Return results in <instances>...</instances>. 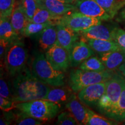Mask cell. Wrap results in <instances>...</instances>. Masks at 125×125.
<instances>
[{
  "instance_id": "6da1fadb",
  "label": "cell",
  "mask_w": 125,
  "mask_h": 125,
  "mask_svg": "<svg viewBox=\"0 0 125 125\" xmlns=\"http://www.w3.org/2000/svg\"><path fill=\"white\" fill-rule=\"evenodd\" d=\"M14 78L12 96L15 103L44 99L51 89L37 79L27 67Z\"/></svg>"
},
{
  "instance_id": "7a4b0ae2",
  "label": "cell",
  "mask_w": 125,
  "mask_h": 125,
  "mask_svg": "<svg viewBox=\"0 0 125 125\" xmlns=\"http://www.w3.org/2000/svg\"><path fill=\"white\" fill-rule=\"evenodd\" d=\"M31 71L32 74L43 83L53 87L65 85L64 72L56 70L42 53L35 52Z\"/></svg>"
},
{
  "instance_id": "3957f363",
  "label": "cell",
  "mask_w": 125,
  "mask_h": 125,
  "mask_svg": "<svg viewBox=\"0 0 125 125\" xmlns=\"http://www.w3.org/2000/svg\"><path fill=\"white\" fill-rule=\"evenodd\" d=\"M15 108L19 114L45 122L54 118L61 110L60 104L44 99L16 103Z\"/></svg>"
},
{
  "instance_id": "277c9868",
  "label": "cell",
  "mask_w": 125,
  "mask_h": 125,
  "mask_svg": "<svg viewBox=\"0 0 125 125\" xmlns=\"http://www.w3.org/2000/svg\"><path fill=\"white\" fill-rule=\"evenodd\" d=\"M121 73H115L106 82L105 93L97 104L98 111L107 116L115 108L125 85V77Z\"/></svg>"
},
{
  "instance_id": "5b68a950",
  "label": "cell",
  "mask_w": 125,
  "mask_h": 125,
  "mask_svg": "<svg viewBox=\"0 0 125 125\" xmlns=\"http://www.w3.org/2000/svg\"><path fill=\"white\" fill-rule=\"evenodd\" d=\"M115 71L106 69L103 71H92L81 68L72 70L69 75L68 85L73 91L78 93L88 86L106 82L115 74Z\"/></svg>"
},
{
  "instance_id": "8992f818",
  "label": "cell",
  "mask_w": 125,
  "mask_h": 125,
  "mask_svg": "<svg viewBox=\"0 0 125 125\" xmlns=\"http://www.w3.org/2000/svg\"><path fill=\"white\" fill-rule=\"evenodd\" d=\"M29 54L23 42L20 39L9 45L5 55L6 70L11 77H15L26 67Z\"/></svg>"
},
{
  "instance_id": "52a82bcc",
  "label": "cell",
  "mask_w": 125,
  "mask_h": 125,
  "mask_svg": "<svg viewBox=\"0 0 125 125\" xmlns=\"http://www.w3.org/2000/svg\"><path fill=\"white\" fill-rule=\"evenodd\" d=\"M102 20L90 17L78 11L62 16L57 23L66 26L76 32H80L93 26L101 24Z\"/></svg>"
},
{
  "instance_id": "ba28073f",
  "label": "cell",
  "mask_w": 125,
  "mask_h": 125,
  "mask_svg": "<svg viewBox=\"0 0 125 125\" xmlns=\"http://www.w3.org/2000/svg\"><path fill=\"white\" fill-rule=\"evenodd\" d=\"M45 55L56 70L65 72L70 66L69 52L61 46L57 41L45 52Z\"/></svg>"
},
{
  "instance_id": "9c48e42d",
  "label": "cell",
  "mask_w": 125,
  "mask_h": 125,
  "mask_svg": "<svg viewBox=\"0 0 125 125\" xmlns=\"http://www.w3.org/2000/svg\"><path fill=\"white\" fill-rule=\"evenodd\" d=\"M106 82L98 83L85 87L78 92V97L83 104L89 107L97 105L105 93Z\"/></svg>"
},
{
  "instance_id": "30bf717a",
  "label": "cell",
  "mask_w": 125,
  "mask_h": 125,
  "mask_svg": "<svg viewBox=\"0 0 125 125\" xmlns=\"http://www.w3.org/2000/svg\"><path fill=\"white\" fill-rule=\"evenodd\" d=\"M75 7L77 11L88 16L105 21L112 19L95 0H76Z\"/></svg>"
},
{
  "instance_id": "8fae6325",
  "label": "cell",
  "mask_w": 125,
  "mask_h": 125,
  "mask_svg": "<svg viewBox=\"0 0 125 125\" xmlns=\"http://www.w3.org/2000/svg\"><path fill=\"white\" fill-rule=\"evenodd\" d=\"M70 66L76 67L94 54V51L85 41H76L69 51Z\"/></svg>"
},
{
  "instance_id": "7c38bea8",
  "label": "cell",
  "mask_w": 125,
  "mask_h": 125,
  "mask_svg": "<svg viewBox=\"0 0 125 125\" xmlns=\"http://www.w3.org/2000/svg\"><path fill=\"white\" fill-rule=\"evenodd\" d=\"M115 27L101 24L93 26L79 32L84 40H105L114 41Z\"/></svg>"
},
{
  "instance_id": "4fadbf2b",
  "label": "cell",
  "mask_w": 125,
  "mask_h": 125,
  "mask_svg": "<svg viewBox=\"0 0 125 125\" xmlns=\"http://www.w3.org/2000/svg\"><path fill=\"white\" fill-rule=\"evenodd\" d=\"M56 27L57 42L61 46L69 52L77 41L80 33L60 23H57Z\"/></svg>"
},
{
  "instance_id": "5bb4252c",
  "label": "cell",
  "mask_w": 125,
  "mask_h": 125,
  "mask_svg": "<svg viewBox=\"0 0 125 125\" xmlns=\"http://www.w3.org/2000/svg\"><path fill=\"white\" fill-rule=\"evenodd\" d=\"M80 100L73 94L70 100L65 104V107L73 114L79 125H87L88 120V108Z\"/></svg>"
},
{
  "instance_id": "9a60e30c",
  "label": "cell",
  "mask_w": 125,
  "mask_h": 125,
  "mask_svg": "<svg viewBox=\"0 0 125 125\" xmlns=\"http://www.w3.org/2000/svg\"><path fill=\"white\" fill-rule=\"evenodd\" d=\"M38 7L45 8L54 15L62 16L75 10V5L59 0H37Z\"/></svg>"
},
{
  "instance_id": "2e32d148",
  "label": "cell",
  "mask_w": 125,
  "mask_h": 125,
  "mask_svg": "<svg viewBox=\"0 0 125 125\" xmlns=\"http://www.w3.org/2000/svg\"><path fill=\"white\" fill-rule=\"evenodd\" d=\"M99 54V58L105 65L106 69L111 71H115L118 69L125 59V51L122 50Z\"/></svg>"
},
{
  "instance_id": "e0dca14e",
  "label": "cell",
  "mask_w": 125,
  "mask_h": 125,
  "mask_svg": "<svg viewBox=\"0 0 125 125\" xmlns=\"http://www.w3.org/2000/svg\"><path fill=\"white\" fill-rule=\"evenodd\" d=\"M73 92L70 86L54 87V88L50 89L44 100L52 101L60 105L65 104L73 94Z\"/></svg>"
},
{
  "instance_id": "ac0fdd59",
  "label": "cell",
  "mask_w": 125,
  "mask_h": 125,
  "mask_svg": "<svg viewBox=\"0 0 125 125\" xmlns=\"http://www.w3.org/2000/svg\"><path fill=\"white\" fill-rule=\"evenodd\" d=\"M56 24H52L42 31L38 37L39 46L43 51L46 52L57 41Z\"/></svg>"
},
{
  "instance_id": "d6986e66",
  "label": "cell",
  "mask_w": 125,
  "mask_h": 125,
  "mask_svg": "<svg viewBox=\"0 0 125 125\" xmlns=\"http://www.w3.org/2000/svg\"><path fill=\"white\" fill-rule=\"evenodd\" d=\"M10 22L16 32L19 35H22L29 20L20 4L14 8L10 18Z\"/></svg>"
},
{
  "instance_id": "ffe728a7",
  "label": "cell",
  "mask_w": 125,
  "mask_h": 125,
  "mask_svg": "<svg viewBox=\"0 0 125 125\" xmlns=\"http://www.w3.org/2000/svg\"><path fill=\"white\" fill-rule=\"evenodd\" d=\"M85 41L94 51L99 54L121 50L113 40H86Z\"/></svg>"
},
{
  "instance_id": "44dd1931",
  "label": "cell",
  "mask_w": 125,
  "mask_h": 125,
  "mask_svg": "<svg viewBox=\"0 0 125 125\" xmlns=\"http://www.w3.org/2000/svg\"><path fill=\"white\" fill-rule=\"evenodd\" d=\"M19 34L17 33L12 27L10 18L1 17L0 19V38L13 42L19 39Z\"/></svg>"
},
{
  "instance_id": "7402d4cb",
  "label": "cell",
  "mask_w": 125,
  "mask_h": 125,
  "mask_svg": "<svg viewBox=\"0 0 125 125\" xmlns=\"http://www.w3.org/2000/svg\"><path fill=\"white\" fill-rule=\"evenodd\" d=\"M52 24H57L54 21H48L44 23H37L29 21L26 26L22 34L26 37L32 38H38L42 31L46 27Z\"/></svg>"
},
{
  "instance_id": "603a6c76",
  "label": "cell",
  "mask_w": 125,
  "mask_h": 125,
  "mask_svg": "<svg viewBox=\"0 0 125 125\" xmlns=\"http://www.w3.org/2000/svg\"><path fill=\"white\" fill-rule=\"evenodd\" d=\"M107 117L118 122L125 121V85L118 104Z\"/></svg>"
},
{
  "instance_id": "cb8c5ba5",
  "label": "cell",
  "mask_w": 125,
  "mask_h": 125,
  "mask_svg": "<svg viewBox=\"0 0 125 125\" xmlns=\"http://www.w3.org/2000/svg\"><path fill=\"white\" fill-rule=\"evenodd\" d=\"M62 16L54 15L49 10L42 8L38 7L33 18L31 20V22L44 23L48 21H54L57 23Z\"/></svg>"
},
{
  "instance_id": "d4e9b609",
  "label": "cell",
  "mask_w": 125,
  "mask_h": 125,
  "mask_svg": "<svg viewBox=\"0 0 125 125\" xmlns=\"http://www.w3.org/2000/svg\"><path fill=\"white\" fill-rule=\"evenodd\" d=\"M112 19L118 10L124 7L123 0H95Z\"/></svg>"
},
{
  "instance_id": "484cf974",
  "label": "cell",
  "mask_w": 125,
  "mask_h": 125,
  "mask_svg": "<svg viewBox=\"0 0 125 125\" xmlns=\"http://www.w3.org/2000/svg\"><path fill=\"white\" fill-rule=\"evenodd\" d=\"M79 68L82 70L92 71H103L106 68L101 60L97 56H91L82 62L79 65Z\"/></svg>"
},
{
  "instance_id": "4316f807",
  "label": "cell",
  "mask_w": 125,
  "mask_h": 125,
  "mask_svg": "<svg viewBox=\"0 0 125 125\" xmlns=\"http://www.w3.org/2000/svg\"><path fill=\"white\" fill-rule=\"evenodd\" d=\"M118 122L108 119L101 115H98L91 109L88 108V125H118Z\"/></svg>"
},
{
  "instance_id": "83f0119b",
  "label": "cell",
  "mask_w": 125,
  "mask_h": 125,
  "mask_svg": "<svg viewBox=\"0 0 125 125\" xmlns=\"http://www.w3.org/2000/svg\"><path fill=\"white\" fill-rule=\"evenodd\" d=\"M20 5L22 8L29 21L35 15L38 6L37 0H21Z\"/></svg>"
},
{
  "instance_id": "f1b7e54d",
  "label": "cell",
  "mask_w": 125,
  "mask_h": 125,
  "mask_svg": "<svg viewBox=\"0 0 125 125\" xmlns=\"http://www.w3.org/2000/svg\"><path fill=\"white\" fill-rule=\"evenodd\" d=\"M15 0H0L1 17L11 18L15 7Z\"/></svg>"
},
{
  "instance_id": "f546056e",
  "label": "cell",
  "mask_w": 125,
  "mask_h": 125,
  "mask_svg": "<svg viewBox=\"0 0 125 125\" xmlns=\"http://www.w3.org/2000/svg\"><path fill=\"white\" fill-rule=\"evenodd\" d=\"M56 124L60 125H79L75 118L69 111H65L59 114Z\"/></svg>"
},
{
  "instance_id": "4dcf8cb0",
  "label": "cell",
  "mask_w": 125,
  "mask_h": 125,
  "mask_svg": "<svg viewBox=\"0 0 125 125\" xmlns=\"http://www.w3.org/2000/svg\"><path fill=\"white\" fill-rule=\"evenodd\" d=\"M15 122L16 124L19 125H40L43 124L45 121L17 113Z\"/></svg>"
},
{
  "instance_id": "1f68e13d",
  "label": "cell",
  "mask_w": 125,
  "mask_h": 125,
  "mask_svg": "<svg viewBox=\"0 0 125 125\" xmlns=\"http://www.w3.org/2000/svg\"><path fill=\"white\" fill-rule=\"evenodd\" d=\"M114 41L116 43L120 49L125 51V30L120 28L115 27Z\"/></svg>"
},
{
  "instance_id": "d6a6232c",
  "label": "cell",
  "mask_w": 125,
  "mask_h": 125,
  "mask_svg": "<svg viewBox=\"0 0 125 125\" xmlns=\"http://www.w3.org/2000/svg\"><path fill=\"white\" fill-rule=\"evenodd\" d=\"M0 95L2 97L13 101V97L10 92V89L7 81L3 77L2 73H1V79H0Z\"/></svg>"
},
{
  "instance_id": "836d02e7",
  "label": "cell",
  "mask_w": 125,
  "mask_h": 125,
  "mask_svg": "<svg viewBox=\"0 0 125 125\" xmlns=\"http://www.w3.org/2000/svg\"><path fill=\"white\" fill-rule=\"evenodd\" d=\"M16 103L11 100L0 97V107L3 111H9L16 107Z\"/></svg>"
},
{
  "instance_id": "e575fe53",
  "label": "cell",
  "mask_w": 125,
  "mask_h": 125,
  "mask_svg": "<svg viewBox=\"0 0 125 125\" xmlns=\"http://www.w3.org/2000/svg\"><path fill=\"white\" fill-rule=\"evenodd\" d=\"M16 115L13 112L9 111H4V116L1 117L0 120V124L1 125H9L12 123V122L16 120Z\"/></svg>"
},
{
  "instance_id": "d590c367",
  "label": "cell",
  "mask_w": 125,
  "mask_h": 125,
  "mask_svg": "<svg viewBox=\"0 0 125 125\" xmlns=\"http://www.w3.org/2000/svg\"><path fill=\"white\" fill-rule=\"evenodd\" d=\"M1 39L0 40V57H1V59H2L5 57L8 48L11 43L4 39Z\"/></svg>"
},
{
  "instance_id": "8d00e7d4",
  "label": "cell",
  "mask_w": 125,
  "mask_h": 125,
  "mask_svg": "<svg viewBox=\"0 0 125 125\" xmlns=\"http://www.w3.org/2000/svg\"><path fill=\"white\" fill-rule=\"evenodd\" d=\"M118 70L119 73L123 75L125 77V59L123 63L120 65V67L118 68Z\"/></svg>"
},
{
  "instance_id": "74e56055",
  "label": "cell",
  "mask_w": 125,
  "mask_h": 125,
  "mask_svg": "<svg viewBox=\"0 0 125 125\" xmlns=\"http://www.w3.org/2000/svg\"><path fill=\"white\" fill-rule=\"evenodd\" d=\"M120 18L122 21L125 23V7L123 8L120 13Z\"/></svg>"
},
{
  "instance_id": "f35d334b",
  "label": "cell",
  "mask_w": 125,
  "mask_h": 125,
  "mask_svg": "<svg viewBox=\"0 0 125 125\" xmlns=\"http://www.w3.org/2000/svg\"><path fill=\"white\" fill-rule=\"evenodd\" d=\"M59 1H62L63 2H65V3H68V4H72L76 0H59Z\"/></svg>"
},
{
  "instance_id": "ab89813d",
  "label": "cell",
  "mask_w": 125,
  "mask_h": 125,
  "mask_svg": "<svg viewBox=\"0 0 125 125\" xmlns=\"http://www.w3.org/2000/svg\"><path fill=\"white\" fill-rule=\"evenodd\" d=\"M123 2H124V4L125 5V0H123Z\"/></svg>"
},
{
  "instance_id": "60d3db41",
  "label": "cell",
  "mask_w": 125,
  "mask_h": 125,
  "mask_svg": "<svg viewBox=\"0 0 125 125\" xmlns=\"http://www.w3.org/2000/svg\"><path fill=\"white\" fill-rule=\"evenodd\" d=\"M124 124H125V123H124Z\"/></svg>"
}]
</instances>
